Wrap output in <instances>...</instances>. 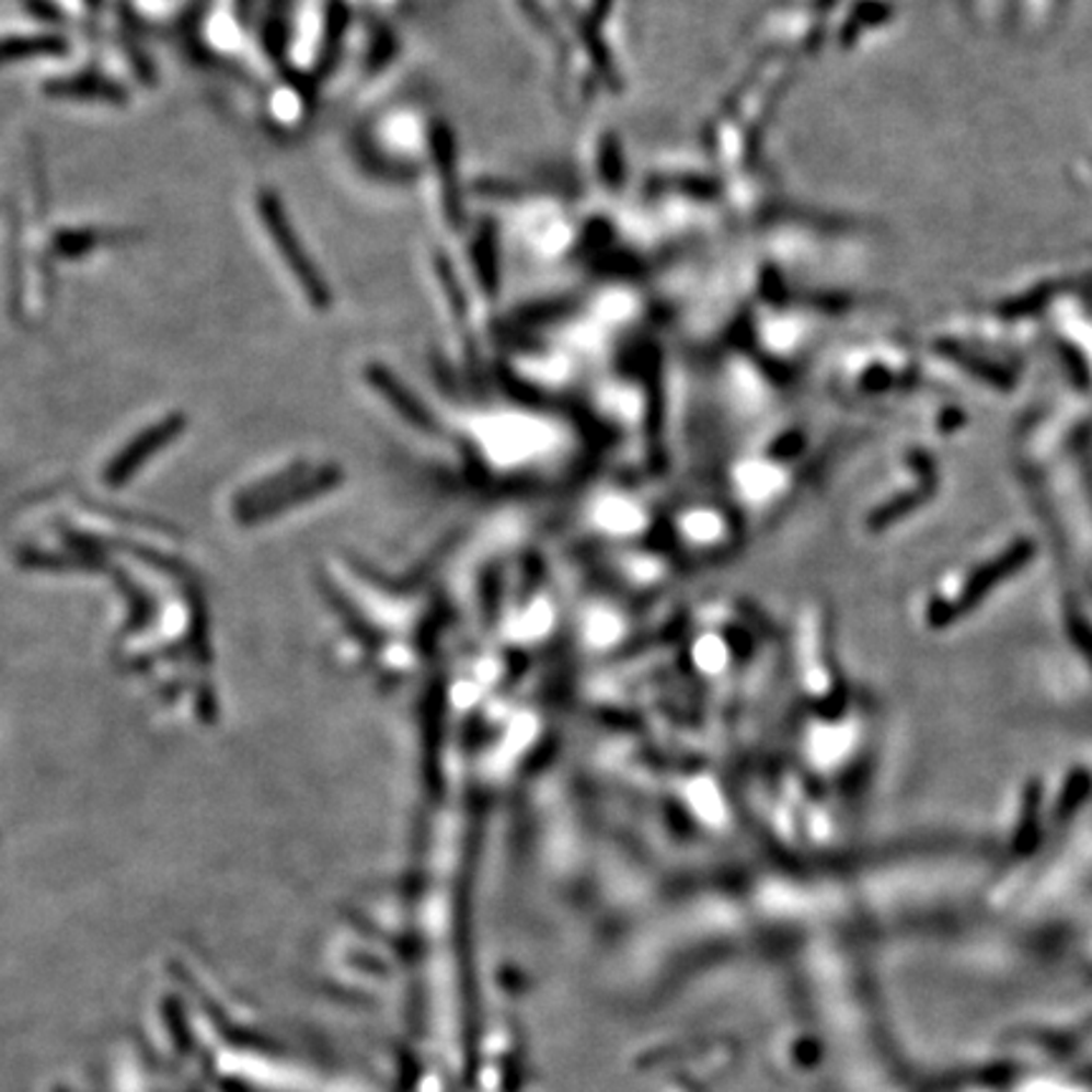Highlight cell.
I'll use <instances>...</instances> for the list:
<instances>
[{
    "instance_id": "cell-1",
    "label": "cell",
    "mask_w": 1092,
    "mask_h": 1092,
    "mask_svg": "<svg viewBox=\"0 0 1092 1092\" xmlns=\"http://www.w3.org/2000/svg\"><path fill=\"white\" fill-rule=\"evenodd\" d=\"M258 210L271 233V241H274L276 251L281 253L284 264L289 266L294 278L299 281L303 294H307V299L314 303L317 309H330L332 301L330 289H326L322 276H319V271L314 268V261H311L309 253L301 249L299 238L294 233V228L289 223V218H286V212L281 210V205H278V200L271 193H261Z\"/></svg>"
}]
</instances>
